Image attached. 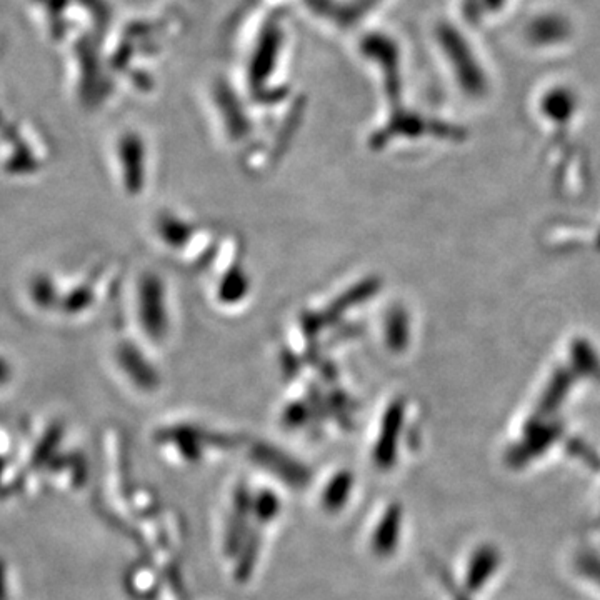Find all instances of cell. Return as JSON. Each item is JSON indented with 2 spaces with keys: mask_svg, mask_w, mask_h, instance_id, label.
<instances>
[{
  "mask_svg": "<svg viewBox=\"0 0 600 600\" xmlns=\"http://www.w3.org/2000/svg\"><path fill=\"white\" fill-rule=\"evenodd\" d=\"M497 564H499V555L495 550H479V554L475 555L474 562L470 565V589H477L479 585L484 584L485 580L489 579L490 572L497 567Z\"/></svg>",
  "mask_w": 600,
  "mask_h": 600,
  "instance_id": "cell-1",
  "label": "cell"
},
{
  "mask_svg": "<svg viewBox=\"0 0 600 600\" xmlns=\"http://www.w3.org/2000/svg\"><path fill=\"white\" fill-rule=\"evenodd\" d=\"M585 567H589L590 570H592V572H594V577L595 579H599L600 580V564L599 562H589V564H587V562H585Z\"/></svg>",
  "mask_w": 600,
  "mask_h": 600,
  "instance_id": "cell-2",
  "label": "cell"
}]
</instances>
